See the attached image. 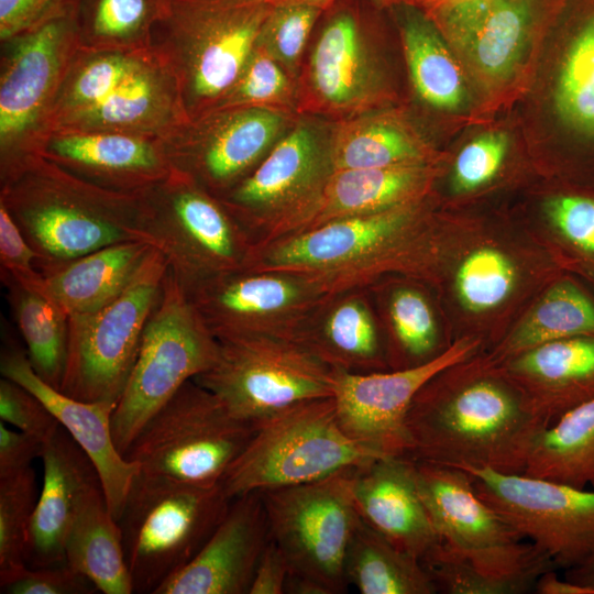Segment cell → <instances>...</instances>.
Segmentation results:
<instances>
[{
  "instance_id": "8",
  "label": "cell",
  "mask_w": 594,
  "mask_h": 594,
  "mask_svg": "<svg viewBox=\"0 0 594 594\" xmlns=\"http://www.w3.org/2000/svg\"><path fill=\"white\" fill-rule=\"evenodd\" d=\"M219 348V341L167 270L111 417L113 438L123 455L146 422L185 383L212 367Z\"/></svg>"
},
{
  "instance_id": "12",
  "label": "cell",
  "mask_w": 594,
  "mask_h": 594,
  "mask_svg": "<svg viewBox=\"0 0 594 594\" xmlns=\"http://www.w3.org/2000/svg\"><path fill=\"white\" fill-rule=\"evenodd\" d=\"M168 265L153 246L127 288L101 309L70 316L59 391L85 402L116 405L135 363L146 322Z\"/></svg>"
},
{
  "instance_id": "59",
  "label": "cell",
  "mask_w": 594,
  "mask_h": 594,
  "mask_svg": "<svg viewBox=\"0 0 594 594\" xmlns=\"http://www.w3.org/2000/svg\"><path fill=\"white\" fill-rule=\"evenodd\" d=\"M374 1L383 6H391V4H398L403 2L404 0H374Z\"/></svg>"
},
{
  "instance_id": "37",
  "label": "cell",
  "mask_w": 594,
  "mask_h": 594,
  "mask_svg": "<svg viewBox=\"0 0 594 594\" xmlns=\"http://www.w3.org/2000/svg\"><path fill=\"white\" fill-rule=\"evenodd\" d=\"M524 474L594 490V398L569 410L536 437Z\"/></svg>"
},
{
  "instance_id": "39",
  "label": "cell",
  "mask_w": 594,
  "mask_h": 594,
  "mask_svg": "<svg viewBox=\"0 0 594 594\" xmlns=\"http://www.w3.org/2000/svg\"><path fill=\"white\" fill-rule=\"evenodd\" d=\"M578 336H594V299L573 280L561 279L546 290L492 360L501 364L541 343Z\"/></svg>"
},
{
  "instance_id": "43",
  "label": "cell",
  "mask_w": 594,
  "mask_h": 594,
  "mask_svg": "<svg viewBox=\"0 0 594 594\" xmlns=\"http://www.w3.org/2000/svg\"><path fill=\"white\" fill-rule=\"evenodd\" d=\"M516 283L514 261L499 249L486 245L463 257L457 270L454 288L465 310L482 314L504 304Z\"/></svg>"
},
{
  "instance_id": "60",
  "label": "cell",
  "mask_w": 594,
  "mask_h": 594,
  "mask_svg": "<svg viewBox=\"0 0 594 594\" xmlns=\"http://www.w3.org/2000/svg\"><path fill=\"white\" fill-rule=\"evenodd\" d=\"M265 2L274 6V4H277V3H280V2H285V1H292V0H264Z\"/></svg>"
},
{
  "instance_id": "57",
  "label": "cell",
  "mask_w": 594,
  "mask_h": 594,
  "mask_svg": "<svg viewBox=\"0 0 594 594\" xmlns=\"http://www.w3.org/2000/svg\"><path fill=\"white\" fill-rule=\"evenodd\" d=\"M285 593L289 594H328L324 587H322L320 584L316 583L315 581L298 576L294 574H289V578L287 580Z\"/></svg>"
},
{
  "instance_id": "30",
  "label": "cell",
  "mask_w": 594,
  "mask_h": 594,
  "mask_svg": "<svg viewBox=\"0 0 594 594\" xmlns=\"http://www.w3.org/2000/svg\"><path fill=\"white\" fill-rule=\"evenodd\" d=\"M502 367L549 426L594 398V336L541 343L502 362Z\"/></svg>"
},
{
  "instance_id": "16",
  "label": "cell",
  "mask_w": 594,
  "mask_h": 594,
  "mask_svg": "<svg viewBox=\"0 0 594 594\" xmlns=\"http://www.w3.org/2000/svg\"><path fill=\"white\" fill-rule=\"evenodd\" d=\"M296 119L268 108H220L185 121L158 141L172 172L219 198L258 165Z\"/></svg>"
},
{
  "instance_id": "19",
  "label": "cell",
  "mask_w": 594,
  "mask_h": 594,
  "mask_svg": "<svg viewBox=\"0 0 594 594\" xmlns=\"http://www.w3.org/2000/svg\"><path fill=\"white\" fill-rule=\"evenodd\" d=\"M186 294L218 341L245 337L294 340L326 296L306 277L254 268L223 274Z\"/></svg>"
},
{
  "instance_id": "46",
  "label": "cell",
  "mask_w": 594,
  "mask_h": 594,
  "mask_svg": "<svg viewBox=\"0 0 594 594\" xmlns=\"http://www.w3.org/2000/svg\"><path fill=\"white\" fill-rule=\"evenodd\" d=\"M544 213L574 264L594 277V191L569 188L553 194Z\"/></svg>"
},
{
  "instance_id": "31",
  "label": "cell",
  "mask_w": 594,
  "mask_h": 594,
  "mask_svg": "<svg viewBox=\"0 0 594 594\" xmlns=\"http://www.w3.org/2000/svg\"><path fill=\"white\" fill-rule=\"evenodd\" d=\"M565 32L551 86L560 131L583 156L594 155V0H568Z\"/></svg>"
},
{
  "instance_id": "51",
  "label": "cell",
  "mask_w": 594,
  "mask_h": 594,
  "mask_svg": "<svg viewBox=\"0 0 594 594\" xmlns=\"http://www.w3.org/2000/svg\"><path fill=\"white\" fill-rule=\"evenodd\" d=\"M8 594H91L97 587L85 575L67 563L30 568L24 566L7 582L0 584Z\"/></svg>"
},
{
  "instance_id": "36",
  "label": "cell",
  "mask_w": 594,
  "mask_h": 594,
  "mask_svg": "<svg viewBox=\"0 0 594 594\" xmlns=\"http://www.w3.org/2000/svg\"><path fill=\"white\" fill-rule=\"evenodd\" d=\"M344 576L362 594H435L421 560L360 520L348 548Z\"/></svg>"
},
{
  "instance_id": "18",
  "label": "cell",
  "mask_w": 594,
  "mask_h": 594,
  "mask_svg": "<svg viewBox=\"0 0 594 594\" xmlns=\"http://www.w3.org/2000/svg\"><path fill=\"white\" fill-rule=\"evenodd\" d=\"M330 129L297 118L258 165L218 198L253 246L305 206L333 172Z\"/></svg>"
},
{
  "instance_id": "56",
  "label": "cell",
  "mask_w": 594,
  "mask_h": 594,
  "mask_svg": "<svg viewBox=\"0 0 594 594\" xmlns=\"http://www.w3.org/2000/svg\"><path fill=\"white\" fill-rule=\"evenodd\" d=\"M486 1L490 0H404L403 2L417 8L429 19H435L451 10Z\"/></svg>"
},
{
  "instance_id": "29",
  "label": "cell",
  "mask_w": 594,
  "mask_h": 594,
  "mask_svg": "<svg viewBox=\"0 0 594 594\" xmlns=\"http://www.w3.org/2000/svg\"><path fill=\"white\" fill-rule=\"evenodd\" d=\"M373 306L369 288L324 296L294 341L334 370L387 371L386 342Z\"/></svg>"
},
{
  "instance_id": "42",
  "label": "cell",
  "mask_w": 594,
  "mask_h": 594,
  "mask_svg": "<svg viewBox=\"0 0 594 594\" xmlns=\"http://www.w3.org/2000/svg\"><path fill=\"white\" fill-rule=\"evenodd\" d=\"M298 106V79L255 42L238 78L213 109L258 107L296 114Z\"/></svg>"
},
{
  "instance_id": "48",
  "label": "cell",
  "mask_w": 594,
  "mask_h": 594,
  "mask_svg": "<svg viewBox=\"0 0 594 594\" xmlns=\"http://www.w3.org/2000/svg\"><path fill=\"white\" fill-rule=\"evenodd\" d=\"M508 151V136L502 131L484 132L459 152L452 169L451 186L455 193L474 191L490 183L499 172Z\"/></svg>"
},
{
  "instance_id": "24",
  "label": "cell",
  "mask_w": 594,
  "mask_h": 594,
  "mask_svg": "<svg viewBox=\"0 0 594 594\" xmlns=\"http://www.w3.org/2000/svg\"><path fill=\"white\" fill-rule=\"evenodd\" d=\"M270 539L261 493L235 497L200 551L154 594H249Z\"/></svg>"
},
{
  "instance_id": "25",
  "label": "cell",
  "mask_w": 594,
  "mask_h": 594,
  "mask_svg": "<svg viewBox=\"0 0 594 594\" xmlns=\"http://www.w3.org/2000/svg\"><path fill=\"white\" fill-rule=\"evenodd\" d=\"M40 155L105 189L140 194L170 173L158 139L82 130L45 135Z\"/></svg>"
},
{
  "instance_id": "28",
  "label": "cell",
  "mask_w": 594,
  "mask_h": 594,
  "mask_svg": "<svg viewBox=\"0 0 594 594\" xmlns=\"http://www.w3.org/2000/svg\"><path fill=\"white\" fill-rule=\"evenodd\" d=\"M356 510L369 526L420 560L441 540L419 493L414 459L383 457L352 471Z\"/></svg>"
},
{
  "instance_id": "23",
  "label": "cell",
  "mask_w": 594,
  "mask_h": 594,
  "mask_svg": "<svg viewBox=\"0 0 594 594\" xmlns=\"http://www.w3.org/2000/svg\"><path fill=\"white\" fill-rule=\"evenodd\" d=\"M0 372L2 377L38 397L89 457L98 471L109 510L118 520L139 466L119 451L114 441L111 417L116 405L80 400L46 383L33 370L26 350L7 330L3 331Z\"/></svg>"
},
{
  "instance_id": "17",
  "label": "cell",
  "mask_w": 594,
  "mask_h": 594,
  "mask_svg": "<svg viewBox=\"0 0 594 594\" xmlns=\"http://www.w3.org/2000/svg\"><path fill=\"white\" fill-rule=\"evenodd\" d=\"M477 495L518 534L569 570L594 557V490L465 468Z\"/></svg>"
},
{
  "instance_id": "49",
  "label": "cell",
  "mask_w": 594,
  "mask_h": 594,
  "mask_svg": "<svg viewBox=\"0 0 594 594\" xmlns=\"http://www.w3.org/2000/svg\"><path fill=\"white\" fill-rule=\"evenodd\" d=\"M0 419L44 441L50 439L61 426L38 397L6 377L0 380Z\"/></svg>"
},
{
  "instance_id": "4",
  "label": "cell",
  "mask_w": 594,
  "mask_h": 594,
  "mask_svg": "<svg viewBox=\"0 0 594 594\" xmlns=\"http://www.w3.org/2000/svg\"><path fill=\"white\" fill-rule=\"evenodd\" d=\"M187 120L176 78L152 47H80L55 97L44 138L56 130H82L160 139Z\"/></svg>"
},
{
  "instance_id": "53",
  "label": "cell",
  "mask_w": 594,
  "mask_h": 594,
  "mask_svg": "<svg viewBox=\"0 0 594 594\" xmlns=\"http://www.w3.org/2000/svg\"><path fill=\"white\" fill-rule=\"evenodd\" d=\"M65 0H0V41L31 28Z\"/></svg>"
},
{
  "instance_id": "14",
  "label": "cell",
  "mask_w": 594,
  "mask_h": 594,
  "mask_svg": "<svg viewBox=\"0 0 594 594\" xmlns=\"http://www.w3.org/2000/svg\"><path fill=\"white\" fill-rule=\"evenodd\" d=\"M420 496L440 540L483 572L527 584L558 570L476 493L459 468L414 460Z\"/></svg>"
},
{
  "instance_id": "52",
  "label": "cell",
  "mask_w": 594,
  "mask_h": 594,
  "mask_svg": "<svg viewBox=\"0 0 594 594\" xmlns=\"http://www.w3.org/2000/svg\"><path fill=\"white\" fill-rule=\"evenodd\" d=\"M45 441L41 438L9 428L0 422V476L31 466V462L41 458Z\"/></svg>"
},
{
  "instance_id": "41",
  "label": "cell",
  "mask_w": 594,
  "mask_h": 594,
  "mask_svg": "<svg viewBox=\"0 0 594 594\" xmlns=\"http://www.w3.org/2000/svg\"><path fill=\"white\" fill-rule=\"evenodd\" d=\"M388 288L384 295L376 287H369L372 293L385 297L382 304L389 330V339L386 340L389 370L417 366L437 358L447 348H439L436 318L427 297L410 285Z\"/></svg>"
},
{
  "instance_id": "6",
  "label": "cell",
  "mask_w": 594,
  "mask_h": 594,
  "mask_svg": "<svg viewBox=\"0 0 594 594\" xmlns=\"http://www.w3.org/2000/svg\"><path fill=\"white\" fill-rule=\"evenodd\" d=\"M231 501L221 484L195 486L138 472L118 519L133 593L154 594L188 564Z\"/></svg>"
},
{
  "instance_id": "20",
  "label": "cell",
  "mask_w": 594,
  "mask_h": 594,
  "mask_svg": "<svg viewBox=\"0 0 594 594\" xmlns=\"http://www.w3.org/2000/svg\"><path fill=\"white\" fill-rule=\"evenodd\" d=\"M480 341L461 338L424 364L373 373L334 370L333 398L343 431L378 458L408 457L406 416L420 388L444 369L474 355Z\"/></svg>"
},
{
  "instance_id": "1",
  "label": "cell",
  "mask_w": 594,
  "mask_h": 594,
  "mask_svg": "<svg viewBox=\"0 0 594 594\" xmlns=\"http://www.w3.org/2000/svg\"><path fill=\"white\" fill-rule=\"evenodd\" d=\"M451 365L416 394L406 416L408 457L459 469L524 474L548 425L492 359Z\"/></svg>"
},
{
  "instance_id": "55",
  "label": "cell",
  "mask_w": 594,
  "mask_h": 594,
  "mask_svg": "<svg viewBox=\"0 0 594 594\" xmlns=\"http://www.w3.org/2000/svg\"><path fill=\"white\" fill-rule=\"evenodd\" d=\"M534 592L538 594H594V588L578 584L566 578L561 579L557 570H549L538 578Z\"/></svg>"
},
{
  "instance_id": "11",
  "label": "cell",
  "mask_w": 594,
  "mask_h": 594,
  "mask_svg": "<svg viewBox=\"0 0 594 594\" xmlns=\"http://www.w3.org/2000/svg\"><path fill=\"white\" fill-rule=\"evenodd\" d=\"M144 233L186 293L246 268L253 243L223 204L172 172L141 193Z\"/></svg>"
},
{
  "instance_id": "32",
  "label": "cell",
  "mask_w": 594,
  "mask_h": 594,
  "mask_svg": "<svg viewBox=\"0 0 594 594\" xmlns=\"http://www.w3.org/2000/svg\"><path fill=\"white\" fill-rule=\"evenodd\" d=\"M333 170L432 165L433 152L405 116L381 108L338 120L330 129Z\"/></svg>"
},
{
  "instance_id": "10",
  "label": "cell",
  "mask_w": 594,
  "mask_h": 594,
  "mask_svg": "<svg viewBox=\"0 0 594 594\" xmlns=\"http://www.w3.org/2000/svg\"><path fill=\"white\" fill-rule=\"evenodd\" d=\"M255 429L190 380L146 422L124 457L144 475L216 486Z\"/></svg>"
},
{
  "instance_id": "58",
  "label": "cell",
  "mask_w": 594,
  "mask_h": 594,
  "mask_svg": "<svg viewBox=\"0 0 594 594\" xmlns=\"http://www.w3.org/2000/svg\"><path fill=\"white\" fill-rule=\"evenodd\" d=\"M564 578L594 588V557L579 566L565 570Z\"/></svg>"
},
{
  "instance_id": "13",
  "label": "cell",
  "mask_w": 594,
  "mask_h": 594,
  "mask_svg": "<svg viewBox=\"0 0 594 594\" xmlns=\"http://www.w3.org/2000/svg\"><path fill=\"white\" fill-rule=\"evenodd\" d=\"M216 363L194 378L239 419L258 425L305 402L333 397L334 369L294 340L219 341Z\"/></svg>"
},
{
  "instance_id": "15",
  "label": "cell",
  "mask_w": 594,
  "mask_h": 594,
  "mask_svg": "<svg viewBox=\"0 0 594 594\" xmlns=\"http://www.w3.org/2000/svg\"><path fill=\"white\" fill-rule=\"evenodd\" d=\"M355 468L322 480L260 492L271 538L290 574L315 581L328 594L344 593V560L361 520L351 477Z\"/></svg>"
},
{
  "instance_id": "38",
  "label": "cell",
  "mask_w": 594,
  "mask_h": 594,
  "mask_svg": "<svg viewBox=\"0 0 594 594\" xmlns=\"http://www.w3.org/2000/svg\"><path fill=\"white\" fill-rule=\"evenodd\" d=\"M1 282L33 370L59 389L67 359L68 315L47 289L22 286L6 274Z\"/></svg>"
},
{
  "instance_id": "26",
  "label": "cell",
  "mask_w": 594,
  "mask_h": 594,
  "mask_svg": "<svg viewBox=\"0 0 594 594\" xmlns=\"http://www.w3.org/2000/svg\"><path fill=\"white\" fill-rule=\"evenodd\" d=\"M43 485L28 532L30 568L65 563V544L88 497L102 488L98 471L85 451L59 426L45 441Z\"/></svg>"
},
{
  "instance_id": "34",
  "label": "cell",
  "mask_w": 594,
  "mask_h": 594,
  "mask_svg": "<svg viewBox=\"0 0 594 594\" xmlns=\"http://www.w3.org/2000/svg\"><path fill=\"white\" fill-rule=\"evenodd\" d=\"M398 23L411 86L427 106L460 112L469 105L461 68L436 24L420 10L398 3Z\"/></svg>"
},
{
  "instance_id": "22",
  "label": "cell",
  "mask_w": 594,
  "mask_h": 594,
  "mask_svg": "<svg viewBox=\"0 0 594 594\" xmlns=\"http://www.w3.org/2000/svg\"><path fill=\"white\" fill-rule=\"evenodd\" d=\"M568 0H490L435 20L448 44L465 57L485 87L509 80L544 16L562 13Z\"/></svg>"
},
{
  "instance_id": "33",
  "label": "cell",
  "mask_w": 594,
  "mask_h": 594,
  "mask_svg": "<svg viewBox=\"0 0 594 594\" xmlns=\"http://www.w3.org/2000/svg\"><path fill=\"white\" fill-rule=\"evenodd\" d=\"M152 249L135 240L87 253L44 274L47 293L68 317L95 312L127 288Z\"/></svg>"
},
{
  "instance_id": "50",
  "label": "cell",
  "mask_w": 594,
  "mask_h": 594,
  "mask_svg": "<svg viewBox=\"0 0 594 594\" xmlns=\"http://www.w3.org/2000/svg\"><path fill=\"white\" fill-rule=\"evenodd\" d=\"M38 255L23 235L6 206L0 202L1 274L32 289H46L45 279L36 267Z\"/></svg>"
},
{
  "instance_id": "44",
  "label": "cell",
  "mask_w": 594,
  "mask_h": 594,
  "mask_svg": "<svg viewBox=\"0 0 594 594\" xmlns=\"http://www.w3.org/2000/svg\"><path fill=\"white\" fill-rule=\"evenodd\" d=\"M36 502L31 466L0 476V584L26 566L25 547Z\"/></svg>"
},
{
  "instance_id": "27",
  "label": "cell",
  "mask_w": 594,
  "mask_h": 594,
  "mask_svg": "<svg viewBox=\"0 0 594 594\" xmlns=\"http://www.w3.org/2000/svg\"><path fill=\"white\" fill-rule=\"evenodd\" d=\"M433 176L432 165L333 170L305 206L256 245L338 219L424 200Z\"/></svg>"
},
{
  "instance_id": "40",
  "label": "cell",
  "mask_w": 594,
  "mask_h": 594,
  "mask_svg": "<svg viewBox=\"0 0 594 594\" xmlns=\"http://www.w3.org/2000/svg\"><path fill=\"white\" fill-rule=\"evenodd\" d=\"M164 0H76L80 47L138 50L151 47Z\"/></svg>"
},
{
  "instance_id": "54",
  "label": "cell",
  "mask_w": 594,
  "mask_h": 594,
  "mask_svg": "<svg viewBox=\"0 0 594 594\" xmlns=\"http://www.w3.org/2000/svg\"><path fill=\"white\" fill-rule=\"evenodd\" d=\"M289 574L285 554L271 538L256 565L249 594H283Z\"/></svg>"
},
{
  "instance_id": "5",
  "label": "cell",
  "mask_w": 594,
  "mask_h": 594,
  "mask_svg": "<svg viewBox=\"0 0 594 594\" xmlns=\"http://www.w3.org/2000/svg\"><path fill=\"white\" fill-rule=\"evenodd\" d=\"M272 4L164 0L151 47L174 74L189 119L215 108L250 56Z\"/></svg>"
},
{
  "instance_id": "2",
  "label": "cell",
  "mask_w": 594,
  "mask_h": 594,
  "mask_svg": "<svg viewBox=\"0 0 594 594\" xmlns=\"http://www.w3.org/2000/svg\"><path fill=\"white\" fill-rule=\"evenodd\" d=\"M430 264L431 234L420 200L255 245L246 268L299 275L329 296L369 288L389 273L424 275Z\"/></svg>"
},
{
  "instance_id": "21",
  "label": "cell",
  "mask_w": 594,
  "mask_h": 594,
  "mask_svg": "<svg viewBox=\"0 0 594 594\" xmlns=\"http://www.w3.org/2000/svg\"><path fill=\"white\" fill-rule=\"evenodd\" d=\"M298 112L343 119L381 108L389 97L382 65L358 18L333 14L298 78Z\"/></svg>"
},
{
  "instance_id": "9",
  "label": "cell",
  "mask_w": 594,
  "mask_h": 594,
  "mask_svg": "<svg viewBox=\"0 0 594 594\" xmlns=\"http://www.w3.org/2000/svg\"><path fill=\"white\" fill-rule=\"evenodd\" d=\"M341 428L333 397L297 404L256 425L221 481L235 498L326 479L377 459Z\"/></svg>"
},
{
  "instance_id": "7",
  "label": "cell",
  "mask_w": 594,
  "mask_h": 594,
  "mask_svg": "<svg viewBox=\"0 0 594 594\" xmlns=\"http://www.w3.org/2000/svg\"><path fill=\"white\" fill-rule=\"evenodd\" d=\"M1 42L0 183L40 155L45 123L80 48L76 0Z\"/></svg>"
},
{
  "instance_id": "35",
  "label": "cell",
  "mask_w": 594,
  "mask_h": 594,
  "mask_svg": "<svg viewBox=\"0 0 594 594\" xmlns=\"http://www.w3.org/2000/svg\"><path fill=\"white\" fill-rule=\"evenodd\" d=\"M65 563L90 580L103 594H131L121 528L109 510L103 490L81 507L65 544Z\"/></svg>"
},
{
  "instance_id": "45",
  "label": "cell",
  "mask_w": 594,
  "mask_h": 594,
  "mask_svg": "<svg viewBox=\"0 0 594 594\" xmlns=\"http://www.w3.org/2000/svg\"><path fill=\"white\" fill-rule=\"evenodd\" d=\"M334 0H292L274 4L256 43L265 48L293 77L299 78L301 59L310 33Z\"/></svg>"
},
{
  "instance_id": "47",
  "label": "cell",
  "mask_w": 594,
  "mask_h": 594,
  "mask_svg": "<svg viewBox=\"0 0 594 594\" xmlns=\"http://www.w3.org/2000/svg\"><path fill=\"white\" fill-rule=\"evenodd\" d=\"M421 562L437 593L446 594H525L532 591L525 583L492 576L461 557L442 541Z\"/></svg>"
},
{
  "instance_id": "3",
  "label": "cell",
  "mask_w": 594,
  "mask_h": 594,
  "mask_svg": "<svg viewBox=\"0 0 594 594\" xmlns=\"http://www.w3.org/2000/svg\"><path fill=\"white\" fill-rule=\"evenodd\" d=\"M0 202L36 251L42 275L107 245L147 241L141 193L101 188L41 155L0 183Z\"/></svg>"
}]
</instances>
